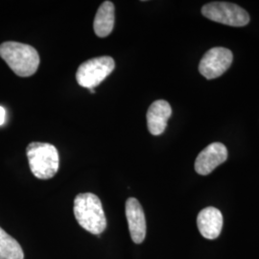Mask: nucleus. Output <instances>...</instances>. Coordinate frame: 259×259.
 <instances>
[{
    "label": "nucleus",
    "instance_id": "5",
    "mask_svg": "<svg viewBox=\"0 0 259 259\" xmlns=\"http://www.w3.org/2000/svg\"><path fill=\"white\" fill-rule=\"evenodd\" d=\"M206 19L233 27H242L250 22L249 14L240 6L229 2H211L202 8Z\"/></svg>",
    "mask_w": 259,
    "mask_h": 259
},
{
    "label": "nucleus",
    "instance_id": "1",
    "mask_svg": "<svg viewBox=\"0 0 259 259\" xmlns=\"http://www.w3.org/2000/svg\"><path fill=\"white\" fill-rule=\"evenodd\" d=\"M0 57L19 77H29L37 72L39 55L31 46L17 41H5L0 45Z\"/></svg>",
    "mask_w": 259,
    "mask_h": 259
},
{
    "label": "nucleus",
    "instance_id": "12",
    "mask_svg": "<svg viewBox=\"0 0 259 259\" xmlns=\"http://www.w3.org/2000/svg\"><path fill=\"white\" fill-rule=\"evenodd\" d=\"M0 259H24L19 242L0 228Z\"/></svg>",
    "mask_w": 259,
    "mask_h": 259
},
{
    "label": "nucleus",
    "instance_id": "7",
    "mask_svg": "<svg viewBox=\"0 0 259 259\" xmlns=\"http://www.w3.org/2000/svg\"><path fill=\"white\" fill-rule=\"evenodd\" d=\"M228 159V149L220 143L209 144L198 155L195 161V170L198 174L206 176Z\"/></svg>",
    "mask_w": 259,
    "mask_h": 259
},
{
    "label": "nucleus",
    "instance_id": "14",
    "mask_svg": "<svg viewBox=\"0 0 259 259\" xmlns=\"http://www.w3.org/2000/svg\"><path fill=\"white\" fill-rule=\"evenodd\" d=\"M90 91H91V93H95V91H94V90H90Z\"/></svg>",
    "mask_w": 259,
    "mask_h": 259
},
{
    "label": "nucleus",
    "instance_id": "4",
    "mask_svg": "<svg viewBox=\"0 0 259 259\" xmlns=\"http://www.w3.org/2000/svg\"><path fill=\"white\" fill-rule=\"evenodd\" d=\"M114 67V60L110 56L93 58L79 66L76 80L81 87L94 90L111 74Z\"/></svg>",
    "mask_w": 259,
    "mask_h": 259
},
{
    "label": "nucleus",
    "instance_id": "13",
    "mask_svg": "<svg viewBox=\"0 0 259 259\" xmlns=\"http://www.w3.org/2000/svg\"><path fill=\"white\" fill-rule=\"evenodd\" d=\"M5 118H6V111L3 107L0 106V126H2L5 123Z\"/></svg>",
    "mask_w": 259,
    "mask_h": 259
},
{
    "label": "nucleus",
    "instance_id": "10",
    "mask_svg": "<svg viewBox=\"0 0 259 259\" xmlns=\"http://www.w3.org/2000/svg\"><path fill=\"white\" fill-rule=\"evenodd\" d=\"M172 114L170 104L165 100H157L149 107L147 126L153 136L161 135L167 127V121Z\"/></svg>",
    "mask_w": 259,
    "mask_h": 259
},
{
    "label": "nucleus",
    "instance_id": "2",
    "mask_svg": "<svg viewBox=\"0 0 259 259\" xmlns=\"http://www.w3.org/2000/svg\"><path fill=\"white\" fill-rule=\"evenodd\" d=\"M74 215L78 224L94 235L101 234L107 228V219L100 199L93 193H81L74 200Z\"/></svg>",
    "mask_w": 259,
    "mask_h": 259
},
{
    "label": "nucleus",
    "instance_id": "11",
    "mask_svg": "<svg viewBox=\"0 0 259 259\" xmlns=\"http://www.w3.org/2000/svg\"><path fill=\"white\" fill-rule=\"evenodd\" d=\"M114 4L111 1H104L96 13L93 29L96 36L99 37H108L114 26Z\"/></svg>",
    "mask_w": 259,
    "mask_h": 259
},
{
    "label": "nucleus",
    "instance_id": "3",
    "mask_svg": "<svg viewBox=\"0 0 259 259\" xmlns=\"http://www.w3.org/2000/svg\"><path fill=\"white\" fill-rule=\"evenodd\" d=\"M26 155L31 172L37 179L48 180L57 174L60 158L54 145L46 142H32L26 148Z\"/></svg>",
    "mask_w": 259,
    "mask_h": 259
},
{
    "label": "nucleus",
    "instance_id": "6",
    "mask_svg": "<svg viewBox=\"0 0 259 259\" xmlns=\"http://www.w3.org/2000/svg\"><path fill=\"white\" fill-rule=\"evenodd\" d=\"M233 55L230 49L214 47L209 49L202 58L199 71L204 78L211 80L222 76L232 64Z\"/></svg>",
    "mask_w": 259,
    "mask_h": 259
},
{
    "label": "nucleus",
    "instance_id": "8",
    "mask_svg": "<svg viewBox=\"0 0 259 259\" xmlns=\"http://www.w3.org/2000/svg\"><path fill=\"white\" fill-rule=\"evenodd\" d=\"M126 217L132 240L136 244L142 243L146 236V219L143 208L136 198L127 200Z\"/></svg>",
    "mask_w": 259,
    "mask_h": 259
},
{
    "label": "nucleus",
    "instance_id": "9",
    "mask_svg": "<svg viewBox=\"0 0 259 259\" xmlns=\"http://www.w3.org/2000/svg\"><path fill=\"white\" fill-rule=\"evenodd\" d=\"M197 226L204 238L216 239L222 232V213L216 207H205L198 214Z\"/></svg>",
    "mask_w": 259,
    "mask_h": 259
}]
</instances>
